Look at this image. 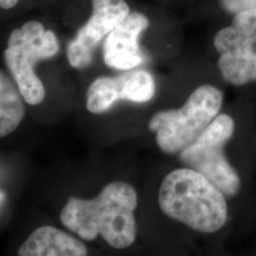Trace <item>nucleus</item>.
<instances>
[{"mask_svg": "<svg viewBox=\"0 0 256 256\" xmlns=\"http://www.w3.org/2000/svg\"><path fill=\"white\" fill-rule=\"evenodd\" d=\"M138 194L126 182H112L94 198L69 197L60 223L84 241L101 236L112 248L126 249L136 242Z\"/></svg>", "mask_w": 256, "mask_h": 256, "instance_id": "nucleus-1", "label": "nucleus"}, {"mask_svg": "<svg viewBox=\"0 0 256 256\" xmlns=\"http://www.w3.org/2000/svg\"><path fill=\"white\" fill-rule=\"evenodd\" d=\"M159 208L166 216L194 232L212 234L228 220L226 194L200 172L177 168L164 178L158 194Z\"/></svg>", "mask_w": 256, "mask_h": 256, "instance_id": "nucleus-2", "label": "nucleus"}, {"mask_svg": "<svg viewBox=\"0 0 256 256\" xmlns=\"http://www.w3.org/2000/svg\"><path fill=\"white\" fill-rule=\"evenodd\" d=\"M60 49L56 32L37 19L25 22L10 32L4 62L28 104H40L46 95L44 83L36 72V64L56 57Z\"/></svg>", "mask_w": 256, "mask_h": 256, "instance_id": "nucleus-3", "label": "nucleus"}, {"mask_svg": "<svg viewBox=\"0 0 256 256\" xmlns=\"http://www.w3.org/2000/svg\"><path fill=\"white\" fill-rule=\"evenodd\" d=\"M223 92L215 86L203 84L194 89L178 110H159L152 115L150 130L166 154H177L192 144L220 114Z\"/></svg>", "mask_w": 256, "mask_h": 256, "instance_id": "nucleus-4", "label": "nucleus"}, {"mask_svg": "<svg viewBox=\"0 0 256 256\" xmlns=\"http://www.w3.org/2000/svg\"><path fill=\"white\" fill-rule=\"evenodd\" d=\"M235 132V121L228 114H218L200 136L179 152L188 168L200 172L214 183L226 197H234L241 188V179L224 154L226 144Z\"/></svg>", "mask_w": 256, "mask_h": 256, "instance_id": "nucleus-5", "label": "nucleus"}, {"mask_svg": "<svg viewBox=\"0 0 256 256\" xmlns=\"http://www.w3.org/2000/svg\"><path fill=\"white\" fill-rule=\"evenodd\" d=\"M214 46L224 81L238 87L256 82V10L234 16L232 25L215 34Z\"/></svg>", "mask_w": 256, "mask_h": 256, "instance_id": "nucleus-6", "label": "nucleus"}, {"mask_svg": "<svg viewBox=\"0 0 256 256\" xmlns=\"http://www.w3.org/2000/svg\"><path fill=\"white\" fill-rule=\"evenodd\" d=\"M92 14L66 46V60L76 70L88 68L94 51L130 12L126 0H90Z\"/></svg>", "mask_w": 256, "mask_h": 256, "instance_id": "nucleus-7", "label": "nucleus"}, {"mask_svg": "<svg viewBox=\"0 0 256 256\" xmlns=\"http://www.w3.org/2000/svg\"><path fill=\"white\" fill-rule=\"evenodd\" d=\"M154 92V78L147 70L132 69L118 76H100L88 87L86 108L92 114H102L120 100L145 104L152 100Z\"/></svg>", "mask_w": 256, "mask_h": 256, "instance_id": "nucleus-8", "label": "nucleus"}, {"mask_svg": "<svg viewBox=\"0 0 256 256\" xmlns=\"http://www.w3.org/2000/svg\"><path fill=\"white\" fill-rule=\"evenodd\" d=\"M150 26V19L139 11H130L126 18L104 38V62L112 69L132 70L145 62L140 37Z\"/></svg>", "mask_w": 256, "mask_h": 256, "instance_id": "nucleus-9", "label": "nucleus"}, {"mask_svg": "<svg viewBox=\"0 0 256 256\" xmlns=\"http://www.w3.org/2000/svg\"><path fill=\"white\" fill-rule=\"evenodd\" d=\"M18 256H88L81 240L51 226L34 230L18 249Z\"/></svg>", "mask_w": 256, "mask_h": 256, "instance_id": "nucleus-10", "label": "nucleus"}, {"mask_svg": "<svg viewBox=\"0 0 256 256\" xmlns=\"http://www.w3.org/2000/svg\"><path fill=\"white\" fill-rule=\"evenodd\" d=\"M25 104L14 78L0 69V139L20 126L26 113Z\"/></svg>", "mask_w": 256, "mask_h": 256, "instance_id": "nucleus-11", "label": "nucleus"}, {"mask_svg": "<svg viewBox=\"0 0 256 256\" xmlns=\"http://www.w3.org/2000/svg\"><path fill=\"white\" fill-rule=\"evenodd\" d=\"M220 4L226 14H236L249 10H256V0H220Z\"/></svg>", "mask_w": 256, "mask_h": 256, "instance_id": "nucleus-12", "label": "nucleus"}, {"mask_svg": "<svg viewBox=\"0 0 256 256\" xmlns=\"http://www.w3.org/2000/svg\"><path fill=\"white\" fill-rule=\"evenodd\" d=\"M20 0H0V8L12 10L19 4Z\"/></svg>", "mask_w": 256, "mask_h": 256, "instance_id": "nucleus-13", "label": "nucleus"}]
</instances>
